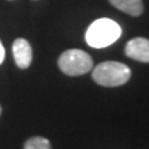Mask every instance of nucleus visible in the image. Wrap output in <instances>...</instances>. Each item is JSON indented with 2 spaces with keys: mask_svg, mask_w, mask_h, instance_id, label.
Listing matches in <instances>:
<instances>
[{
  "mask_svg": "<svg viewBox=\"0 0 149 149\" xmlns=\"http://www.w3.org/2000/svg\"><path fill=\"white\" fill-rule=\"evenodd\" d=\"M120 35L122 29L116 21L102 17L93 21L86 31V42L95 49H103L116 42Z\"/></svg>",
  "mask_w": 149,
  "mask_h": 149,
  "instance_id": "nucleus-1",
  "label": "nucleus"
},
{
  "mask_svg": "<svg viewBox=\"0 0 149 149\" xmlns=\"http://www.w3.org/2000/svg\"><path fill=\"white\" fill-rule=\"evenodd\" d=\"M92 78L101 86L117 87L128 82L130 70L127 65L117 61H106L97 65L92 72Z\"/></svg>",
  "mask_w": 149,
  "mask_h": 149,
  "instance_id": "nucleus-2",
  "label": "nucleus"
},
{
  "mask_svg": "<svg viewBox=\"0 0 149 149\" xmlns=\"http://www.w3.org/2000/svg\"><path fill=\"white\" fill-rule=\"evenodd\" d=\"M60 70L68 76H81L93 67L92 57L82 50L72 49L62 52L58 58Z\"/></svg>",
  "mask_w": 149,
  "mask_h": 149,
  "instance_id": "nucleus-3",
  "label": "nucleus"
},
{
  "mask_svg": "<svg viewBox=\"0 0 149 149\" xmlns=\"http://www.w3.org/2000/svg\"><path fill=\"white\" fill-rule=\"evenodd\" d=\"M128 57L141 62H149V40L144 37H136L128 41L124 50Z\"/></svg>",
  "mask_w": 149,
  "mask_h": 149,
  "instance_id": "nucleus-4",
  "label": "nucleus"
},
{
  "mask_svg": "<svg viewBox=\"0 0 149 149\" xmlns=\"http://www.w3.org/2000/svg\"><path fill=\"white\" fill-rule=\"evenodd\" d=\"M13 56L17 67L27 68L32 61V49L25 39H16L13 44Z\"/></svg>",
  "mask_w": 149,
  "mask_h": 149,
  "instance_id": "nucleus-5",
  "label": "nucleus"
},
{
  "mask_svg": "<svg viewBox=\"0 0 149 149\" xmlns=\"http://www.w3.org/2000/svg\"><path fill=\"white\" fill-rule=\"evenodd\" d=\"M109 3L120 11H124L132 16H139L143 13L142 0H109Z\"/></svg>",
  "mask_w": 149,
  "mask_h": 149,
  "instance_id": "nucleus-6",
  "label": "nucleus"
},
{
  "mask_svg": "<svg viewBox=\"0 0 149 149\" xmlns=\"http://www.w3.org/2000/svg\"><path fill=\"white\" fill-rule=\"evenodd\" d=\"M24 149H51L50 142L42 137H32L27 139Z\"/></svg>",
  "mask_w": 149,
  "mask_h": 149,
  "instance_id": "nucleus-7",
  "label": "nucleus"
},
{
  "mask_svg": "<svg viewBox=\"0 0 149 149\" xmlns=\"http://www.w3.org/2000/svg\"><path fill=\"white\" fill-rule=\"evenodd\" d=\"M4 58H5V49H4V46H3V42L0 41V65L3 63Z\"/></svg>",
  "mask_w": 149,
  "mask_h": 149,
  "instance_id": "nucleus-8",
  "label": "nucleus"
},
{
  "mask_svg": "<svg viewBox=\"0 0 149 149\" xmlns=\"http://www.w3.org/2000/svg\"><path fill=\"white\" fill-rule=\"evenodd\" d=\"M0 114H1V106H0Z\"/></svg>",
  "mask_w": 149,
  "mask_h": 149,
  "instance_id": "nucleus-9",
  "label": "nucleus"
}]
</instances>
